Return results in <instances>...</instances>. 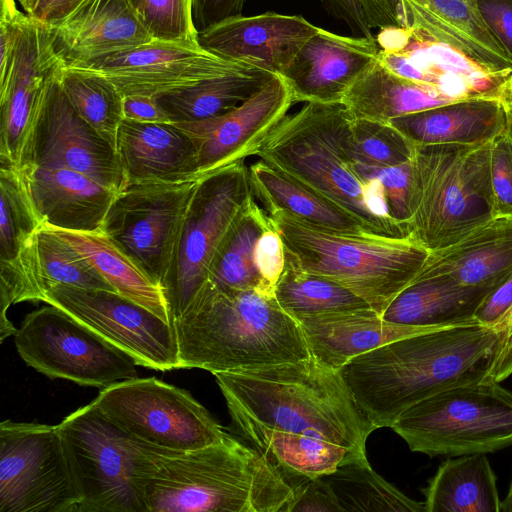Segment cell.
Returning a JSON list of instances; mask_svg holds the SVG:
<instances>
[{"label":"cell","instance_id":"obj_1","mask_svg":"<svg viewBox=\"0 0 512 512\" xmlns=\"http://www.w3.org/2000/svg\"><path fill=\"white\" fill-rule=\"evenodd\" d=\"M233 425L288 482L333 472L344 449L366 458L376 430L340 370L306 359L213 374Z\"/></svg>","mask_w":512,"mask_h":512},{"label":"cell","instance_id":"obj_2","mask_svg":"<svg viewBox=\"0 0 512 512\" xmlns=\"http://www.w3.org/2000/svg\"><path fill=\"white\" fill-rule=\"evenodd\" d=\"M500 336L498 326L477 322L423 331L353 358L340 373L374 427L391 428L429 396L491 380Z\"/></svg>","mask_w":512,"mask_h":512},{"label":"cell","instance_id":"obj_3","mask_svg":"<svg viewBox=\"0 0 512 512\" xmlns=\"http://www.w3.org/2000/svg\"><path fill=\"white\" fill-rule=\"evenodd\" d=\"M134 486L144 512H284L293 489L252 446L229 434L190 450L133 438Z\"/></svg>","mask_w":512,"mask_h":512},{"label":"cell","instance_id":"obj_4","mask_svg":"<svg viewBox=\"0 0 512 512\" xmlns=\"http://www.w3.org/2000/svg\"><path fill=\"white\" fill-rule=\"evenodd\" d=\"M351 120L342 102H307L273 128L256 156L345 211L365 233L410 236L390 217L382 184L365 182L357 173Z\"/></svg>","mask_w":512,"mask_h":512},{"label":"cell","instance_id":"obj_5","mask_svg":"<svg viewBox=\"0 0 512 512\" xmlns=\"http://www.w3.org/2000/svg\"><path fill=\"white\" fill-rule=\"evenodd\" d=\"M180 369L227 372L296 362L311 356L297 319L275 295L205 283L173 320Z\"/></svg>","mask_w":512,"mask_h":512},{"label":"cell","instance_id":"obj_6","mask_svg":"<svg viewBox=\"0 0 512 512\" xmlns=\"http://www.w3.org/2000/svg\"><path fill=\"white\" fill-rule=\"evenodd\" d=\"M268 215L283 242L286 263L344 286L381 315L430 252L410 236L346 234L285 211Z\"/></svg>","mask_w":512,"mask_h":512},{"label":"cell","instance_id":"obj_7","mask_svg":"<svg viewBox=\"0 0 512 512\" xmlns=\"http://www.w3.org/2000/svg\"><path fill=\"white\" fill-rule=\"evenodd\" d=\"M491 143L414 146L410 237L429 251L454 244L496 217Z\"/></svg>","mask_w":512,"mask_h":512},{"label":"cell","instance_id":"obj_8","mask_svg":"<svg viewBox=\"0 0 512 512\" xmlns=\"http://www.w3.org/2000/svg\"><path fill=\"white\" fill-rule=\"evenodd\" d=\"M391 428L430 457L494 452L512 446V392L492 380L448 388L409 407Z\"/></svg>","mask_w":512,"mask_h":512},{"label":"cell","instance_id":"obj_9","mask_svg":"<svg viewBox=\"0 0 512 512\" xmlns=\"http://www.w3.org/2000/svg\"><path fill=\"white\" fill-rule=\"evenodd\" d=\"M254 197L245 160L223 166L197 180L162 287L171 323L185 313L207 282L222 240Z\"/></svg>","mask_w":512,"mask_h":512},{"label":"cell","instance_id":"obj_10","mask_svg":"<svg viewBox=\"0 0 512 512\" xmlns=\"http://www.w3.org/2000/svg\"><path fill=\"white\" fill-rule=\"evenodd\" d=\"M81 496L57 425L0 423V512H78Z\"/></svg>","mask_w":512,"mask_h":512},{"label":"cell","instance_id":"obj_11","mask_svg":"<svg viewBox=\"0 0 512 512\" xmlns=\"http://www.w3.org/2000/svg\"><path fill=\"white\" fill-rule=\"evenodd\" d=\"M92 402L133 438L158 447L196 449L227 434L188 391L154 377L113 383Z\"/></svg>","mask_w":512,"mask_h":512},{"label":"cell","instance_id":"obj_12","mask_svg":"<svg viewBox=\"0 0 512 512\" xmlns=\"http://www.w3.org/2000/svg\"><path fill=\"white\" fill-rule=\"evenodd\" d=\"M22 360L49 378L103 389L137 377V363L60 308L28 313L14 334Z\"/></svg>","mask_w":512,"mask_h":512},{"label":"cell","instance_id":"obj_13","mask_svg":"<svg viewBox=\"0 0 512 512\" xmlns=\"http://www.w3.org/2000/svg\"><path fill=\"white\" fill-rule=\"evenodd\" d=\"M57 426L81 496L78 512H144L134 486L130 434L93 402Z\"/></svg>","mask_w":512,"mask_h":512},{"label":"cell","instance_id":"obj_14","mask_svg":"<svg viewBox=\"0 0 512 512\" xmlns=\"http://www.w3.org/2000/svg\"><path fill=\"white\" fill-rule=\"evenodd\" d=\"M198 179L127 185L117 193L100 228L161 289Z\"/></svg>","mask_w":512,"mask_h":512},{"label":"cell","instance_id":"obj_15","mask_svg":"<svg viewBox=\"0 0 512 512\" xmlns=\"http://www.w3.org/2000/svg\"><path fill=\"white\" fill-rule=\"evenodd\" d=\"M44 302L69 314L137 365L157 371L180 369L172 324L115 291L51 284Z\"/></svg>","mask_w":512,"mask_h":512},{"label":"cell","instance_id":"obj_16","mask_svg":"<svg viewBox=\"0 0 512 512\" xmlns=\"http://www.w3.org/2000/svg\"><path fill=\"white\" fill-rule=\"evenodd\" d=\"M376 43L380 63L430 87L449 103L491 99L512 107V69L483 65L419 30H381Z\"/></svg>","mask_w":512,"mask_h":512},{"label":"cell","instance_id":"obj_17","mask_svg":"<svg viewBox=\"0 0 512 512\" xmlns=\"http://www.w3.org/2000/svg\"><path fill=\"white\" fill-rule=\"evenodd\" d=\"M58 72L47 88L18 169H71L120 192L125 180L116 148L75 110L58 82Z\"/></svg>","mask_w":512,"mask_h":512},{"label":"cell","instance_id":"obj_18","mask_svg":"<svg viewBox=\"0 0 512 512\" xmlns=\"http://www.w3.org/2000/svg\"><path fill=\"white\" fill-rule=\"evenodd\" d=\"M63 65L49 26L26 14L11 69L0 80V163L20 167L47 88Z\"/></svg>","mask_w":512,"mask_h":512},{"label":"cell","instance_id":"obj_19","mask_svg":"<svg viewBox=\"0 0 512 512\" xmlns=\"http://www.w3.org/2000/svg\"><path fill=\"white\" fill-rule=\"evenodd\" d=\"M199 44L151 41L92 61L79 68L96 72L123 94L160 97L241 68Z\"/></svg>","mask_w":512,"mask_h":512},{"label":"cell","instance_id":"obj_20","mask_svg":"<svg viewBox=\"0 0 512 512\" xmlns=\"http://www.w3.org/2000/svg\"><path fill=\"white\" fill-rule=\"evenodd\" d=\"M294 103L284 79L274 75L248 100L225 114L174 124L191 139L201 177L256 155L265 137L287 115Z\"/></svg>","mask_w":512,"mask_h":512},{"label":"cell","instance_id":"obj_21","mask_svg":"<svg viewBox=\"0 0 512 512\" xmlns=\"http://www.w3.org/2000/svg\"><path fill=\"white\" fill-rule=\"evenodd\" d=\"M42 222L16 167L0 163V322L11 304L45 301L36 234Z\"/></svg>","mask_w":512,"mask_h":512},{"label":"cell","instance_id":"obj_22","mask_svg":"<svg viewBox=\"0 0 512 512\" xmlns=\"http://www.w3.org/2000/svg\"><path fill=\"white\" fill-rule=\"evenodd\" d=\"M378 52L376 40L342 36L319 28L281 77L295 103H338L376 63Z\"/></svg>","mask_w":512,"mask_h":512},{"label":"cell","instance_id":"obj_23","mask_svg":"<svg viewBox=\"0 0 512 512\" xmlns=\"http://www.w3.org/2000/svg\"><path fill=\"white\" fill-rule=\"evenodd\" d=\"M49 26L64 66L78 67L153 41L131 0H81Z\"/></svg>","mask_w":512,"mask_h":512},{"label":"cell","instance_id":"obj_24","mask_svg":"<svg viewBox=\"0 0 512 512\" xmlns=\"http://www.w3.org/2000/svg\"><path fill=\"white\" fill-rule=\"evenodd\" d=\"M318 29L298 15H241L199 32L198 43L221 58L281 76Z\"/></svg>","mask_w":512,"mask_h":512},{"label":"cell","instance_id":"obj_25","mask_svg":"<svg viewBox=\"0 0 512 512\" xmlns=\"http://www.w3.org/2000/svg\"><path fill=\"white\" fill-rule=\"evenodd\" d=\"M19 171L42 226L100 230L118 193L71 169L29 166Z\"/></svg>","mask_w":512,"mask_h":512},{"label":"cell","instance_id":"obj_26","mask_svg":"<svg viewBox=\"0 0 512 512\" xmlns=\"http://www.w3.org/2000/svg\"><path fill=\"white\" fill-rule=\"evenodd\" d=\"M115 147L124 175V187L200 178L195 147L189 136L174 123L123 119Z\"/></svg>","mask_w":512,"mask_h":512},{"label":"cell","instance_id":"obj_27","mask_svg":"<svg viewBox=\"0 0 512 512\" xmlns=\"http://www.w3.org/2000/svg\"><path fill=\"white\" fill-rule=\"evenodd\" d=\"M295 318L311 355L337 370L353 358L389 342L433 330L392 323L372 308L300 315Z\"/></svg>","mask_w":512,"mask_h":512},{"label":"cell","instance_id":"obj_28","mask_svg":"<svg viewBox=\"0 0 512 512\" xmlns=\"http://www.w3.org/2000/svg\"><path fill=\"white\" fill-rule=\"evenodd\" d=\"M511 107L491 99H470L395 117L389 124L414 145H482L503 134Z\"/></svg>","mask_w":512,"mask_h":512},{"label":"cell","instance_id":"obj_29","mask_svg":"<svg viewBox=\"0 0 512 512\" xmlns=\"http://www.w3.org/2000/svg\"><path fill=\"white\" fill-rule=\"evenodd\" d=\"M495 287L463 285L445 274L418 273L382 317L392 323L430 329L476 323L477 309Z\"/></svg>","mask_w":512,"mask_h":512},{"label":"cell","instance_id":"obj_30","mask_svg":"<svg viewBox=\"0 0 512 512\" xmlns=\"http://www.w3.org/2000/svg\"><path fill=\"white\" fill-rule=\"evenodd\" d=\"M512 272V217L496 216L449 246L429 252L422 274L469 286H497Z\"/></svg>","mask_w":512,"mask_h":512},{"label":"cell","instance_id":"obj_31","mask_svg":"<svg viewBox=\"0 0 512 512\" xmlns=\"http://www.w3.org/2000/svg\"><path fill=\"white\" fill-rule=\"evenodd\" d=\"M341 102L353 119L381 123L449 103L430 87L395 74L378 59Z\"/></svg>","mask_w":512,"mask_h":512},{"label":"cell","instance_id":"obj_32","mask_svg":"<svg viewBox=\"0 0 512 512\" xmlns=\"http://www.w3.org/2000/svg\"><path fill=\"white\" fill-rule=\"evenodd\" d=\"M426 512H500L496 475L485 453L445 460L423 490Z\"/></svg>","mask_w":512,"mask_h":512},{"label":"cell","instance_id":"obj_33","mask_svg":"<svg viewBox=\"0 0 512 512\" xmlns=\"http://www.w3.org/2000/svg\"><path fill=\"white\" fill-rule=\"evenodd\" d=\"M47 228L71 245L117 293L172 324L161 287L153 283L101 230L82 232Z\"/></svg>","mask_w":512,"mask_h":512},{"label":"cell","instance_id":"obj_34","mask_svg":"<svg viewBox=\"0 0 512 512\" xmlns=\"http://www.w3.org/2000/svg\"><path fill=\"white\" fill-rule=\"evenodd\" d=\"M251 187L267 213L285 211L313 225L346 234L365 233L345 211L259 159L249 166Z\"/></svg>","mask_w":512,"mask_h":512},{"label":"cell","instance_id":"obj_35","mask_svg":"<svg viewBox=\"0 0 512 512\" xmlns=\"http://www.w3.org/2000/svg\"><path fill=\"white\" fill-rule=\"evenodd\" d=\"M274 75L255 67L242 66L156 99L172 123L205 120L235 109Z\"/></svg>","mask_w":512,"mask_h":512},{"label":"cell","instance_id":"obj_36","mask_svg":"<svg viewBox=\"0 0 512 512\" xmlns=\"http://www.w3.org/2000/svg\"><path fill=\"white\" fill-rule=\"evenodd\" d=\"M272 223L254 197L233 223L212 261L206 283L219 288L267 293L256 265V246ZM274 295V294H271Z\"/></svg>","mask_w":512,"mask_h":512},{"label":"cell","instance_id":"obj_37","mask_svg":"<svg viewBox=\"0 0 512 512\" xmlns=\"http://www.w3.org/2000/svg\"><path fill=\"white\" fill-rule=\"evenodd\" d=\"M324 477L343 512H426L424 502L408 498L384 480L367 458L346 462Z\"/></svg>","mask_w":512,"mask_h":512},{"label":"cell","instance_id":"obj_38","mask_svg":"<svg viewBox=\"0 0 512 512\" xmlns=\"http://www.w3.org/2000/svg\"><path fill=\"white\" fill-rule=\"evenodd\" d=\"M58 82L79 115L115 147L124 119V96L119 89L96 72L64 65L59 69Z\"/></svg>","mask_w":512,"mask_h":512},{"label":"cell","instance_id":"obj_39","mask_svg":"<svg viewBox=\"0 0 512 512\" xmlns=\"http://www.w3.org/2000/svg\"><path fill=\"white\" fill-rule=\"evenodd\" d=\"M274 294L279 305L293 317L371 308L344 286L286 262Z\"/></svg>","mask_w":512,"mask_h":512},{"label":"cell","instance_id":"obj_40","mask_svg":"<svg viewBox=\"0 0 512 512\" xmlns=\"http://www.w3.org/2000/svg\"><path fill=\"white\" fill-rule=\"evenodd\" d=\"M36 247L45 289L51 284H65L115 291L71 245L49 228L42 226L37 231Z\"/></svg>","mask_w":512,"mask_h":512},{"label":"cell","instance_id":"obj_41","mask_svg":"<svg viewBox=\"0 0 512 512\" xmlns=\"http://www.w3.org/2000/svg\"><path fill=\"white\" fill-rule=\"evenodd\" d=\"M350 140L353 158L362 164L391 167L413 158L415 145L389 123L352 118Z\"/></svg>","mask_w":512,"mask_h":512},{"label":"cell","instance_id":"obj_42","mask_svg":"<svg viewBox=\"0 0 512 512\" xmlns=\"http://www.w3.org/2000/svg\"><path fill=\"white\" fill-rule=\"evenodd\" d=\"M153 41L197 45L191 0H131Z\"/></svg>","mask_w":512,"mask_h":512},{"label":"cell","instance_id":"obj_43","mask_svg":"<svg viewBox=\"0 0 512 512\" xmlns=\"http://www.w3.org/2000/svg\"><path fill=\"white\" fill-rule=\"evenodd\" d=\"M355 167L365 182L377 179L382 184L390 217L411 232V162L398 166L377 167L356 161Z\"/></svg>","mask_w":512,"mask_h":512},{"label":"cell","instance_id":"obj_44","mask_svg":"<svg viewBox=\"0 0 512 512\" xmlns=\"http://www.w3.org/2000/svg\"><path fill=\"white\" fill-rule=\"evenodd\" d=\"M490 173L496 216L512 217V140L507 132L491 143Z\"/></svg>","mask_w":512,"mask_h":512},{"label":"cell","instance_id":"obj_45","mask_svg":"<svg viewBox=\"0 0 512 512\" xmlns=\"http://www.w3.org/2000/svg\"><path fill=\"white\" fill-rule=\"evenodd\" d=\"M284 512H343L324 475L306 479L295 487Z\"/></svg>","mask_w":512,"mask_h":512},{"label":"cell","instance_id":"obj_46","mask_svg":"<svg viewBox=\"0 0 512 512\" xmlns=\"http://www.w3.org/2000/svg\"><path fill=\"white\" fill-rule=\"evenodd\" d=\"M256 265L266 292L274 294L275 286L285 268V252L283 242L273 225L262 233L257 242Z\"/></svg>","mask_w":512,"mask_h":512},{"label":"cell","instance_id":"obj_47","mask_svg":"<svg viewBox=\"0 0 512 512\" xmlns=\"http://www.w3.org/2000/svg\"><path fill=\"white\" fill-rule=\"evenodd\" d=\"M475 1L484 22L512 59V0Z\"/></svg>","mask_w":512,"mask_h":512},{"label":"cell","instance_id":"obj_48","mask_svg":"<svg viewBox=\"0 0 512 512\" xmlns=\"http://www.w3.org/2000/svg\"><path fill=\"white\" fill-rule=\"evenodd\" d=\"M246 0H191L192 17L197 32L239 17Z\"/></svg>","mask_w":512,"mask_h":512},{"label":"cell","instance_id":"obj_49","mask_svg":"<svg viewBox=\"0 0 512 512\" xmlns=\"http://www.w3.org/2000/svg\"><path fill=\"white\" fill-rule=\"evenodd\" d=\"M512 307V272L482 301L475 320L483 325L497 326Z\"/></svg>","mask_w":512,"mask_h":512},{"label":"cell","instance_id":"obj_50","mask_svg":"<svg viewBox=\"0 0 512 512\" xmlns=\"http://www.w3.org/2000/svg\"><path fill=\"white\" fill-rule=\"evenodd\" d=\"M326 10L334 17L343 20L358 37L375 40L367 25L361 0H321Z\"/></svg>","mask_w":512,"mask_h":512},{"label":"cell","instance_id":"obj_51","mask_svg":"<svg viewBox=\"0 0 512 512\" xmlns=\"http://www.w3.org/2000/svg\"><path fill=\"white\" fill-rule=\"evenodd\" d=\"M124 119L144 123H172L157 99L145 95H127L123 98Z\"/></svg>","mask_w":512,"mask_h":512},{"label":"cell","instance_id":"obj_52","mask_svg":"<svg viewBox=\"0 0 512 512\" xmlns=\"http://www.w3.org/2000/svg\"><path fill=\"white\" fill-rule=\"evenodd\" d=\"M81 0H22L25 13L43 23L52 24L65 17Z\"/></svg>","mask_w":512,"mask_h":512},{"label":"cell","instance_id":"obj_53","mask_svg":"<svg viewBox=\"0 0 512 512\" xmlns=\"http://www.w3.org/2000/svg\"><path fill=\"white\" fill-rule=\"evenodd\" d=\"M497 326L501 331L500 344L490 378L500 383L512 375V307Z\"/></svg>","mask_w":512,"mask_h":512},{"label":"cell","instance_id":"obj_54","mask_svg":"<svg viewBox=\"0 0 512 512\" xmlns=\"http://www.w3.org/2000/svg\"><path fill=\"white\" fill-rule=\"evenodd\" d=\"M501 511L512 512V481L505 499L501 501Z\"/></svg>","mask_w":512,"mask_h":512},{"label":"cell","instance_id":"obj_55","mask_svg":"<svg viewBox=\"0 0 512 512\" xmlns=\"http://www.w3.org/2000/svg\"><path fill=\"white\" fill-rule=\"evenodd\" d=\"M506 132L512 140V107L510 108L508 113V126Z\"/></svg>","mask_w":512,"mask_h":512},{"label":"cell","instance_id":"obj_56","mask_svg":"<svg viewBox=\"0 0 512 512\" xmlns=\"http://www.w3.org/2000/svg\"><path fill=\"white\" fill-rule=\"evenodd\" d=\"M18 1H22V0H18Z\"/></svg>","mask_w":512,"mask_h":512}]
</instances>
